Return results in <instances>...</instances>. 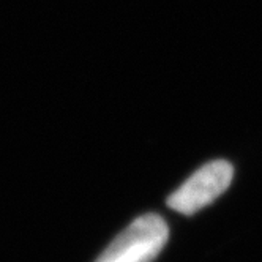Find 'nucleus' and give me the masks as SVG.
Here are the masks:
<instances>
[{
	"instance_id": "1",
	"label": "nucleus",
	"mask_w": 262,
	"mask_h": 262,
	"mask_svg": "<svg viewBox=\"0 0 262 262\" xmlns=\"http://www.w3.org/2000/svg\"><path fill=\"white\" fill-rule=\"evenodd\" d=\"M169 238V228L157 213L136 218L101 253L97 262H152Z\"/></svg>"
},
{
	"instance_id": "2",
	"label": "nucleus",
	"mask_w": 262,
	"mask_h": 262,
	"mask_svg": "<svg viewBox=\"0 0 262 262\" xmlns=\"http://www.w3.org/2000/svg\"><path fill=\"white\" fill-rule=\"evenodd\" d=\"M232 177L234 167L226 160H215L204 164L167 198V207L183 215H193L226 191Z\"/></svg>"
}]
</instances>
